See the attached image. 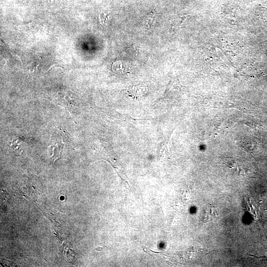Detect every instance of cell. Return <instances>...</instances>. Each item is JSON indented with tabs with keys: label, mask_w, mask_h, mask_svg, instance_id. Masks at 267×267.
<instances>
[{
	"label": "cell",
	"mask_w": 267,
	"mask_h": 267,
	"mask_svg": "<svg viewBox=\"0 0 267 267\" xmlns=\"http://www.w3.org/2000/svg\"><path fill=\"white\" fill-rule=\"evenodd\" d=\"M218 216V213L215 207L210 203L206 205L204 209L202 220L204 223L215 220Z\"/></svg>",
	"instance_id": "cell-1"
}]
</instances>
